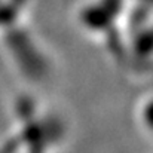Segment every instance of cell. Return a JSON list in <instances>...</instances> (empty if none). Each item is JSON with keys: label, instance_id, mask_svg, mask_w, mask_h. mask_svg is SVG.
I'll return each instance as SVG.
<instances>
[{"label": "cell", "instance_id": "1", "mask_svg": "<svg viewBox=\"0 0 153 153\" xmlns=\"http://www.w3.org/2000/svg\"><path fill=\"white\" fill-rule=\"evenodd\" d=\"M135 120L146 138H152V94L147 92L140 98L135 107Z\"/></svg>", "mask_w": 153, "mask_h": 153}]
</instances>
